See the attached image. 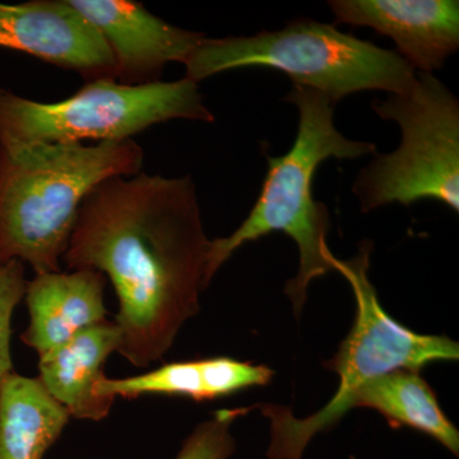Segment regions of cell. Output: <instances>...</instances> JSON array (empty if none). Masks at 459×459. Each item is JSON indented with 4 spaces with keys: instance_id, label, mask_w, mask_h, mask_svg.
<instances>
[{
    "instance_id": "obj_2",
    "label": "cell",
    "mask_w": 459,
    "mask_h": 459,
    "mask_svg": "<svg viewBox=\"0 0 459 459\" xmlns=\"http://www.w3.org/2000/svg\"><path fill=\"white\" fill-rule=\"evenodd\" d=\"M134 140L83 143L0 142V264L27 263L36 274L60 272L87 195L143 166Z\"/></svg>"
},
{
    "instance_id": "obj_7",
    "label": "cell",
    "mask_w": 459,
    "mask_h": 459,
    "mask_svg": "<svg viewBox=\"0 0 459 459\" xmlns=\"http://www.w3.org/2000/svg\"><path fill=\"white\" fill-rule=\"evenodd\" d=\"M374 111L401 129V144L376 155L352 186L362 212L437 201L459 212V101L433 74L407 93L374 100Z\"/></svg>"
},
{
    "instance_id": "obj_5",
    "label": "cell",
    "mask_w": 459,
    "mask_h": 459,
    "mask_svg": "<svg viewBox=\"0 0 459 459\" xmlns=\"http://www.w3.org/2000/svg\"><path fill=\"white\" fill-rule=\"evenodd\" d=\"M373 243H360L349 261L334 256L333 270L349 281L356 299V316L349 336L325 367L340 377L336 394L318 412L299 419L291 409L263 404V416L271 422L268 459H303L307 444L323 431L336 427L352 410L356 392L374 377L394 370L420 371L437 361L459 358L457 342L446 336L420 334L400 325L383 309L369 280Z\"/></svg>"
},
{
    "instance_id": "obj_3",
    "label": "cell",
    "mask_w": 459,
    "mask_h": 459,
    "mask_svg": "<svg viewBox=\"0 0 459 459\" xmlns=\"http://www.w3.org/2000/svg\"><path fill=\"white\" fill-rule=\"evenodd\" d=\"M285 101L299 111L294 144L285 155L267 157L261 195L246 221L230 237L211 240L205 286L238 247L265 235L283 232L299 250L298 274L285 287L299 316L310 283L334 271V255L327 244L331 228L328 210L313 195L316 172L327 160H356L376 153V144L344 137L334 126L333 102L319 91L294 84Z\"/></svg>"
},
{
    "instance_id": "obj_12",
    "label": "cell",
    "mask_w": 459,
    "mask_h": 459,
    "mask_svg": "<svg viewBox=\"0 0 459 459\" xmlns=\"http://www.w3.org/2000/svg\"><path fill=\"white\" fill-rule=\"evenodd\" d=\"M120 340L119 327L104 320L40 358L38 379L71 418L98 421L110 412L114 401L100 397L96 386L105 377V362L117 352Z\"/></svg>"
},
{
    "instance_id": "obj_16",
    "label": "cell",
    "mask_w": 459,
    "mask_h": 459,
    "mask_svg": "<svg viewBox=\"0 0 459 459\" xmlns=\"http://www.w3.org/2000/svg\"><path fill=\"white\" fill-rule=\"evenodd\" d=\"M249 409L220 410L186 437L177 459H228L237 446L230 433L232 422Z\"/></svg>"
},
{
    "instance_id": "obj_9",
    "label": "cell",
    "mask_w": 459,
    "mask_h": 459,
    "mask_svg": "<svg viewBox=\"0 0 459 459\" xmlns=\"http://www.w3.org/2000/svg\"><path fill=\"white\" fill-rule=\"evenodd\" d=\"M102 36L123 84L160 82L169 63L186 65L204 33L172 26L134 0H69Z\"/></svg>"
},
{
    "instance_id": "obj_14",
    "label": "cell",
    "mask_w": 459,
    "mask_h": 459,
    "mask_svg": "<svg viewBox=\"0 0 459 459\" xmlns=\"http://www.w3.org/2000/svg\"><path fill=\"white\" fill-rule=\"evenodd\" d=\"M38 377L12 371L0 379V459H42L69 421Z\"/></svg>"
},
{
    "instance_id": "obj_11",
    "label": "cell",
    "mask_w": 459,
    "mask_h": 459,
    "mask_svg": "<svg viewBox=\"0 0 459 459\" xmlns=\"http://www.w3.org/2000/svg\"><path fill=\"white\" fill-rule=\"evenodd\" d=\"M104 274L96 271L36 274L27 281L30 325L21 340L42 358L84 329L104 322Z\"/></svg>"
},
{
    "instance_id": "obj_15",
    "label": "cell",
    "mask_w": 459,
    "mask_h": 459,
    "mask_svg": "<svg viewBox=\"0 0 459 459\" xmlns=\"http://www.w3.org/2000/svg\"><path fill=\"white\" fill-rule=\"evenodd\" d=\"M356 407L377 411L392 428H410L428 435L458 457L457 428L419 371L394 370L374 377L356 392L352 409Z\"/></svg>"
},
{
    "instance_id": "obj_8",
    "label": "cell",
    "mask_w": 459,
    "mask_h": 459,
    "mask_svg": "<svg viewBox=\"0 0 459 459\" xmlns=\"http://www.w3.org/2000/svg\"><path fill=\"white\" fill-rule=\"evenodd\" d=\"M0 48L75 72L87 82L117 81L107 41L69 0L0 3Z\"/></svg>"
},
{
    "instance_id": "obj_10",
    "label": "cell",
    "mask_w": 459,
    "mask_h": 459,
    "mask_svg": "<svg viewBox=\"0 0 459 459\" xmlns=\"http://www.w3.org/2000/svg\"><path fill=\"white\" fill-rule=\"evenodd\" d=\"M337 23L392 39L419 74H433L459 49L458 0H332Z\"/></svg>"
},
{
    "instance_id": "obj_4",
    "label": "cell",
    "mask_w": 459,
    "mask_h": 459,
    "mask_svg": "<svg viewBox=\"0 0 459 459\" xmlns=\"http://www.w3.org/2000/svg\"><path fill=\"white\" fill-rule=\"evenodd\" d=\"M184 65L186 77L195 83L234 69H276L292 84L319 91L334 105L361 91L402 95L418 82L415 69L397 51L307 18L292 21L280 31L205 36Z\"/></svg>"
},
{
    "instance_id": "obj_1",
    "label": "cell",
    "mask_w": 459,
    "mask_h": 459,
    "mask_svg": "<svg viewBox=\"0 0 459 459\" xmlns=\"http://www.w3.org/2000/svg\"><path fill=\"white\" fill-rule=\"evenodd\" d=\"M211 240L190 177H113L78 211L63 261L107 274L119 299L117 352L137 368L161 360L199 313Z\"/></svg>"
},
{
    "instance_id": "obj_17",
    "label": "cell",
    "mask_w": 459,
    "mask_h": 459,
    "mask_svg": "<svg viewBox=\"0 0 459 459\" xmlns=\"http://www.w3.org/2000/svg\"><path fill=\"white\" fill-rule=\"evenodd\" d=\"M27 280L25 264L12 261L0 264V379L13 370L11 337L12 316L25 299Z\"/></svg>"
},
{
    "instance_id": "obj_6",
    "label": "cell",
    "mask_w": 459,
    "mask_h": 459,
    "mask_svg": "<svg viewBox=\"0 0 459 459\" xmlns=\"http://www.w3.org/2000/svg\"><path fill=\"white\" fill-rule=\"evenodd\" d=\"M184 119L212 123L198 83L87 82L71 98L39 102L0 89V142L7 144L82 143L132 140L155 124Z\"/></svg>"
},
{
    "instance_id": "obj_13",
    "label": "cell",
    "mask_w": 459,
    "mask_h": 459,
    "mask_svg": "<svg viewBox=\"0 0 459 459\" xmlns=\"http://www.w3.org/2000/svg\"><path fill=\"white\" fill-rule=\"evenodd\" d=\"M273 370L264 365L212 358L204 360L171 362L159 369L126 379L100 380L96 392L100 397L137 398L141 395H178L195 401L228 397L253 386L267 385Z\"/></svg>"
}]
</instances>
